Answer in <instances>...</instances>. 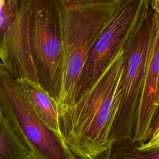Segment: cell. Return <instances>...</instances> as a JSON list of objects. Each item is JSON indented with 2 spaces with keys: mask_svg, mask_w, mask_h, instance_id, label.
Masks as SVG:
<instances>
[{
  "mask_svg": "<svg viewBox=\"0 0 159 159\" xmlns=\"http://www.w3.org/2000/svg\"><path fill=\"white\" fill-rule=\"evenodd\" d=\"M29 159H34V158H30Z\"/></svg>",
  "mask_w": 159,
  "mask_h": 159,
  "instance_id": "14",
  "label": "cell"
},
{
  "mask_svg": "<svg viewBox=\"0 0 159 159\" xmlns=\"http://www.w3.org/2000/svg\"><path fill=\"white\" fill-rule=\"evenodd\" d=\"M63 50V67L57 101L59 117L76 104L78 80L88 55L120 0H56Z\"/></svg>",
  "mask_w": 159,
  "mask_h": 159,
  "instance_id": "2",
  "label": "cell"
},
{
  "mask_svg": "<svg viewBox=\"0 0 159 159\" xmlns=\"http://www.w3.org/2000/svg\"><path fill=\"white\" fill-rule=\"evenodd\" d=\"M98 159H159V130L143 143L132 140L115 143Z\"/></svg>",
  "mask_w": 159,
  "mask_h": 159,
  "instance_id": "10",
  "label": "cell"
},
{
  "mask_svg": "<svg viewBox=\"0 0 159 159\" xmlns=\"http://www.w3.org/2000/svg\"><path fill=\"white\" fill-rule=\"evenodd\" d=\"M143 1L120 0L88 55L78 80L76 102L94 84L122 47Z\"/></svg>",
  "mask_w": 159,
  "mask_h": 159,
  "instance_id": "7",
  "label": "cell"
},
{
  "mask_svg": "<svg viewBox=\"0 0 159 159\" xmlns=\"http://www.w3.org/2000/svg\"><path fill=\"white\" fill-rule=\"evenodd\" d=\"M0 56H1V52H0Z\"/></svg>",
  "mask_w": 159,
  "mask_h": 159,
  "instance_id": "15",
  "label": "cell"
},
{
  "mask_svg": "<svg viewBox=\"0 0 159 159\" xmlns=\"http://www.w3.org/2000/svg\"><path fill=\"white\" fill-rule=\"evenodd\" d=\"M0 107L34 159H78L42 122L0 62Z\"/></svg>",
  "mask_w": 159,
  "mask_h": 159,
  "instance_id": "5",
  "label": "cell"
},
{
  "mask_svg": "<svg viewBox=\"0 0 159 159\" xmlns=\"http://www.w3.org/2000/svg\"><path fill=\"white\" fill-rule=\"evenodd\" d=\"M16 80L22 94L37 117L47 128L63 142L57 101L39 83L26 78Z\"/></svg>",
  "mask_w": 159,
  "mask_h": 159,
  "instance_id": "9",
  "label": "cell"
},
{
  "mask_svg": "<svg viewBox=\"0 0 159 159\" xmlns=\"http://www.w3.org/2000/svg\"><path fill=\"white\" fill-rule=\"evenodd\" d=\"M29 150L4 116L0 118V159H29Z\"/></svg>",
  "mask_w": 159,
  "mask_h": 159,
  "instance_id": "11",
  "label": "cell"
},
{
  "mask_svg": "<svg viewBox=\"0 0 159 159\" xmlns=\"http://www.w3.org/2000/svg\"><path fill=\"white\" fill-rule=\"evenodd\" d=\"M153 15V0H143L122 45V94L113 125L114 143L133 139L136 112L151 39Z\"/></svg>",
  "mask_w": 159,
  "mask_h": 159,
  "instance_id": "3",
  "label": "cell"
},
{
  "mask_svg": "<svg viewBox=\"0 0 159 159\" xmlns=\"http://www.w3.org/2000/svg\"><path fill=\"white\" fill-rule=\"evenodd\" d=\"M4 0H0V6L4 2Z\"/></svg>",
  "mask_w": 159,
  "mask_h": 159,
  "instance_id": "13",
  "label": "cell"
},
{
  "mask_svg": "<svg viewBox=\"0 0 159 159\" xmlns=\"http://www.w3.org/2000/svg\"><path fill=\"white\" fill-rule=\"evenodd\" d=\"M123 49H119L94 84L60 117L63 142L78 159H98L112 145L121 99Z\"/></svg>",
  "mask_w": 159,
  "mask_h": 159,
  "instance_id": "1",
  "label": "cell"
},
{
  "mask_svg": "<svg viewBox=\"0 0 159 159\" xmlns=\"http://www.w3.org/2000/svg\"><path fill=\"white\" fill-rule=\"evenodd\" d=\"M152 35L132 140L143 143L159 130V1L153 0Z\"/></svg>",
  "mask_w": 159,
  "mask_h": 159,
  "instance_id": "8",
  "label": "cell"
},
{
  "mask_svg": "<svg viewBox=\"0 0 159 159\" xmlns=\"http://www.w3.org/2000/svg\"><path fill=\"white\" fill-rule=\"evenodd\" d=\"M29 31L39 83L57 101L61 86L63 50L56 0H31Z\"/></svg>",
  "mask_w": 159,
  "mask_h": 159,
  "instance_id": "4",
  "label": "cell"
},
{
  "mask_svg": "<svg viewBox=\"0 0 159 159\" xmlns=\"http://www.w3.org/2000/svg\"><path fill=\"white\" fill-rule=\"evenodd\" d=\"M31 0H4L0 6V59L16 80L39 83L29 43Z\"/></svg>",
  "mask_w": 159,
  "mask_h": 159,
  "instance_id": "6",
  "label": "cell"
},
{
  "mask_svg": "<svg viewBox=\"0 0 159 159\" xmlns=\"http://www.w3.org/2000/svg\"><path fill=\"white\" fill-rule=\"evenodd\" d=\"M3 117V115L2 114V112H1V107H0V118L2 117Z\"/></svg>",
  "mask_w": 159,
  "mask_h": 159,
  "instance_id": "12",
  "label": "cell"
}]
</instances>
